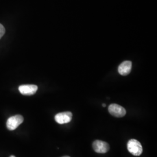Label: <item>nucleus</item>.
Returning a JSON list of instances; mask_svg holds the SVG:
<instances>
[{
    "label": "nucleus",
    "instance_id": "nucleus-11",
    "mask_svg": "<svg viewBox=\"0 0 157 157\" xmlns=\"http://www.w3.org/2000/svg\"><path fill=\"white\" fill-rule=\"evenodd\" d=\"M69 157V156H64V157Z\"/></svg>",
    "mask_w": 157,
    "mask_h": 157
},
{
    "label": "nucleus",
    "instance_id": "nucleus-7",
    "mask_svg": "<svg viewBox=\"0 0 157 157\" xmlns=\"http://www.w3.org/2000/svg\"><path fill=\"white\" fill-rule=\"evenodd\" d=\"M132 67V63L129 61H126L121 63L118 67V72L122 75V76H126L129 75Z\"/></svg>",
    "mask_w": 157,
    "mask_h": 157
},
{
    "label": "nucleus",
    "instance_id": "nucleus-1",
    "mask_svg": "<svg viewBox=\"0 0 157 157\" xmlns=\"http://www.w3.org/2000/svg\"><path fill=\"white\" fill-rule=\"evenodd\" d=\"M128 150L135 156H139L143 152V147L140 143L136 139H131L128 143Z\"/></svg>",
    "mask_w": 157,
    "mask_h": 157
},
{
    "label": "nucleus",
    "instance_id": "nucleus-9",
    "mask_svg": "<svg viewBox=\"0 0 157 157\" xmlns=\"http://www.w3.org/2000/svg\"><path fill=\"white\" fill-rule=\"evenodd\" d=\"M102 107H106V105H105V104H102Z\"/></svg>",
    "mask_w": 157,
    "mask_h": 157
},
{
    "label": "nucleus",
    "instance_id": "nucleus-10",
    "mask_svg": "<svg viewBox=\"0 0 157 157\" xmlns=\"http://www.w3.org/2000/svg\"><path fill=\"white\" fill-rule=\"evenodd\" d=\"M10 157H15V156H13V155H12V156H11Z\"/></svg>",
    "mask_w": 157,
    "mask_h": 157
},
{
    "label": "nucleus",
    "instance_id": "nucleus-3",
    "mask_svg": "<svg viewBox=\"0 0 157 157\" xmlns=\"http://www.w3.org/2000/svg\"><path fill=\"white\" fill-rule=\"evenodd\" d=\"M108 111L112 116L117 118L123 117L126 113L124 107L116 104H111L108 107Z\"/></svg>",
    "mask_w": 157,
    "mask_h": 157
},
{
    "label": "nucleus",
    "instance_id": "nucleus-2",
    "mask_svg": "<svg viewBox=\"0 0 157 157\" xmlns=\"http://www.w3.org/2000/svg\"><path fill=\"white\" fill-rule=\"evenodd\" d=\"M23 120V117L21 115L12 116L7 120L6 128L10 130H15L21 124H22Z\"/></svg>",
    "mask_w": 157,
    "mask_h": 157
},
{
    "label": "nucleus",
    "instance_id": "nucleus-8",
    "mask_svg": "<svg viewBox=\"0 0 157 157\" xmlns=\"http://www.w3.org/2000/svg\"><path fill=\"white\" fill-rule=\"evenodd\" d=\"M5 32H6V30H5L4 26L0 23V39L4 36Z\"/></svg>",
    "mask_w": 157,
    "mask_h": 157
},
{
    "label": "nucleus",
    "instance_id": "nucleus-4",
    "mask_svg": "<svg viewBox=\"0 0 157 157\" xmlns=\"http://www.w3.org/2000/svg\"><path fill=\"white\" fill-rule=\"evenodd\" d=\"M93 148L96 152L104 154L109 151V146L105 141L95 140L93 143Z\"/></svg>",
    "mask_w": 157,
    "mask_h": 157
},
{
    "label": "nucleus",
    "instance_id": "nucleus-5",
    "mask_svg": "<svg viewBox=\"0 0 157 157\" xmlns=\"http://www.w3.org/2000/svg\"><path fill=\"white\" fill-rule=\"evenodd\" d=\"M38 90V87L34 84H24L19 87L20 93L25 95H32Z\"/></svg>",
    "mask_w": 157,
    "mask_h": 157
},
{
    "label": "nucleus",
    "instance_id": "nucleus-6",
    "mask_svg": "<svg viewBox=\"0 0 157 157\" xmlns=\"http://www.w3.org/2000/svg\"><path fill=\"white\" fill-rule=\"evenodd\" d=\"M72 118V113L71 112H61L55 116V120L58 124H65L69 123Z\"/></svg>",
    "mask_w": 157,
    "mask_h": 157
}]
</instances>
